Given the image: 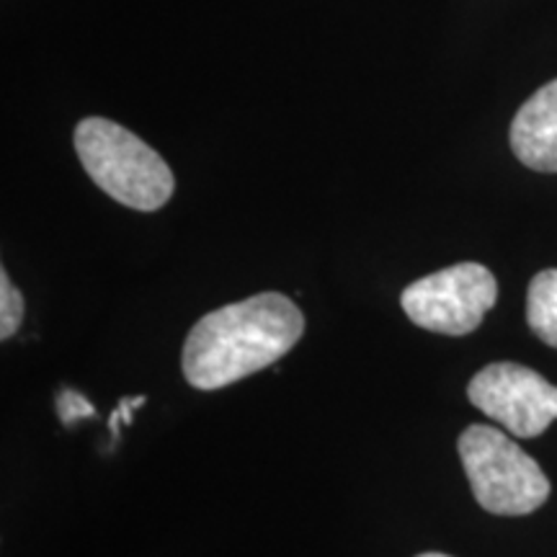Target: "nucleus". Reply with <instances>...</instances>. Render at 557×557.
<instances>
[{
	"mask_svg": "<svg viewBox=\"0 0 557 557\" xmlns=\"http://www.w3.org/2000/svg\"><path fill=\"white\" fill-rule=\"evenodd\" d=\"M305 333V315L287 295L261 292L207 312L184 344V377L197 389H220L274 364Z\"/></svg>",
	"mask_w": 557,
	"mask_h": 557,
	"instance_id": "f257e3e1",
	"label": "nucleus"
},
{
	"mask_svg": "<svg viewBox=\"0 0 557 557\" xmlns=\"http://www.w3.org/2000/svg\"><path fill=\"white\" fill-rule=\"evenodd\" d=\"M75 152L99 189L137 212H156L176 189L169 163L116 122L83 120L75 127Z\"/></svg>",
	"mask_w": 557,
	"mask_h": 557,
	"instance_id": "f03ea898",
	"label": "nucleus"
},
{
	"mask_svg": "<svg viewBox=\"0 0 557 557\" xmlns=\"http://www.w3.org/2000/svg\"><path fill=\"white\" fill-rule=\"evenodd\" d=\"M459 459L470 480L472 496L498 517H524L549 498L545 470L504 431L472 423L459 436Z\"/></svg>",
	"mask_w": 557,
	"mask_h": 557,
	"instance_id": "7ed1b4c3",
	"label": "nucleus"
},
{
	"mask_svg": "<svg viewBox=\"0 0 557 557\" xmlns=\"http://www.w3.org/2000/svg\"><path fill=\"white\" fill-rule=\"evenodd\" d=\"M496 299V276L480 263L465 261L408 284L400 305L418 329L442 336H468L480 329Z\"/></svg>",
	"mask_w": 557,
	"mask_h": 557,
	"instance_id": "20e7f679",
	"label": "nucleus"
},
{
	"mask_svg": "<svg viewBox=\"0 0 557 557\" xmlns=\"http://www.w3.org/2000/svg\"><path fill=\"white\" fill-rule=\"evenodd\" d=\"M468 398L519 438L545 434L557 418V387L534 369L513 361H496L480 369L470 380Z\"/></svg>",
	"mask_w": 557,
	"mask_h": 557,
	"instance_id": "39448f33",
	"label": "nucleus"
},
{
	"mask_svg": "<svg viewBox=\"0 0 557 557\" xmlns=\"http://www.w3.org/2000/svg\"><path fill=\"white\" fill-rule=\"evenodd\" d=\"M511 150L527 169L557 173V81H549L517 111Z\"/></svg>",
	"mask_w": 557,
	"mask_h": 557,
	"instance_id": "423d86ee",
	"label": "nucleus"
},
{
	"mask_svg": "<svg viewBox=\"0 0 557 557\" xmlns=\"http://www.w3.org/2000/svg\"><path fill=\"white\" fill-rule=\"evenodd\" d=\"M527 323L534 336L557 348V269L540 271L529 284Z\"/></svg>",
	"mask_w": 557,
	"mask_h": 557,
	"instance_id": "0eeeda50",
	"label": "nucleus"
},
{
	"mask_svg": "<svg viewBox=\"0 0 557 557\" xmlns=\"http://www.w3.org/2000/svg\"><path fill=\"white\" fill-rule=\"evenodd\" d=\"M21 320H24V297L11 282L9 271L0 269V338L9 341L16 336Z\"/></svg>",
	"mask_w": 557,
	"mask_h": 557,
	"instance_id": "6e6552de",
	"label": "nucleus"
},
{
	"mask_svg": "<svg viewBox=\"0 0 557 557\" xmlns=\"http://www.w3.org/2000/svg\"><path fill=\"white\" fill-rule=\"evenodd\" d=\"M94 413H96V408L90 406V403L78 393H65L60 398V416L65 423L75 421V418H81V416H94Z\"/></svg>",
	"mask_w": 557,
	"mask_h": 557,
	"instance_id": "1a4fd4ad",
	"label": "nucleus"
},
{
	"mask_svg": "<svg viewBox=\"0 0 557 557\" xmlns=\"http://www.w3.org/2000/svg\"><path fill=\"white\" fill-rule=\"evenodd\" d=\"M139 406H145V395H137V398L124 400L122 406H120V410H116V413L111 416V431H114V434H116V429H120V418H122V421L132 423V408H139Z\"/></svg>",
	"mask_w": 557,
	"mask_h": 557,
	"instance_id": "9d476101",
	"label": "nucleus"
},
{
	"mask_svg": "<svg viewBox=\"0 0 557 557\" xmlns=\"http://www.w3.org/2000/svg\"><path fill=\"white\" fill-rule=\"evenodd\" d=\"M418 557H449V555H442V553H423V555H418Z\"/></svg>",
	"mask_w": 557,
	"mask_h": 557,
	"instance_id": "9b49d317",
	"label": "nucleus"
}]
</instances>
